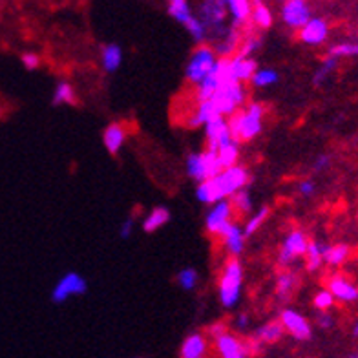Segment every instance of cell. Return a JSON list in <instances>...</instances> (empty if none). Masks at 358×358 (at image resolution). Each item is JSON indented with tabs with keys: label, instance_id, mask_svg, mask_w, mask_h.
Returning <instances> with one entry per match:
<instances>
[{
	"label": "cell",
	"instance_id": "cell-1",
	"mask_svg": "<svg viewBox=\"0 0 358 358\" xmlns=\"http://www.w3.org/2000/svg\"><path fill=\"white\" fill-rule=\"evenodd\" d=\"M249 181V170L243 165H236L232 168L223 170L210 181L199 183L196 188V196L205 205H214V203L223 201V199H230L239 190H245Z\"/></svg>",
	"mask_w": 358,
	"mask_h": 358
},
{
	"label": "cell",
	"instance_id": "cell-2",
	"mask_svg": "<svg viewBox=\"0 0 358 358\" xmlns=\"http://www.w3.org/2000/svg\"><path fill=\"white\" fill-rule=\"evenodd\" d=\"M263 115L265 108L260 103H250L238 110L227 119L228 130L234 141L238 143H247V141L256 139L263 130Z\"/></svg>",
	"mask_w": 358,
	"mask_h": 358
},
{
	"label": "cell",
	"instance_id": "cell-3",
	"mask_svg": "<svg viewBox=\"0 0 358 358\" xmlns=\"http://www.w3.org/2000/svg\"><path fill=\"white\" fill-rule=\"evenodd\" d=\"M243 289V265L239 258H228L218 280V296L225 309L238 306Z\"/></svg>",
	"mask_w": 358,
	"mask_h": 358
},
{
	"label": "cell",
	"instance_id": "cell-4",
	"mask_svg": "<svg viewBox=\"0 0 358 358\" xmlns=\"http://www.w3.org/2000/svg\"><path fill=\"white\" fill-rule=\"evenodd\" d=\"M208 103L212 104L214 110L218 112V115L221 117H230L232 114H236L238 110H241L247 103V90L241 83H236V81H228L225 83L221 88L216 92Z\"/></svg>",
	"mask_w": 358,
	"mask_h": 358
},
{
	"label": "cell",
	"instance_id": "cell-5",
	"mask_svg": "<svg viewBox=\"0 0 358 358\" xmlns=\"http://www.w3.org/2000/svg\"><path fill=\"white\" fill-rule=\"evenodd\" d=\"M187 174L190 179L199 183L210 181L214 177H218L223 168L219 165L218 154L212 150H203V152H194V154H188L187 157Z\"/></svg>",
	"mask_w": 358,
	"mask_h": 358
},
{
	"label": "cell",
	"instance_id": "cell-6",
	"mask_svg": "<svg viewBox=\"0 0 358 358\" xmlns=\"http://www.w3.org/2000/svg\"><path fill=\"white\" fill-rule=\"evenodd\" d=\"M218 63V55L212 48L207 44H199L192 52L190 59H188L187 66H185V77L188 83L199 84L205 81L208 73L212 72V68Z\"/></svg>",
	"mask_w": 358,
	"mask_h": 358
},
{
	"label": "cell",
	"instance_id": "cell-7",
	"mask_svg": "<svg viewBox=\"0 0 358 358\" xmlns=\"http://www.w3.org/2000/svg\"><path fill=\"white\" fill-rule=\"evenodd\" d=\"M309 241L311 239L307 238V234L304 230H300V228L289 230L286 234V238H284L280 250H278V265L287 269L298 258H304L307 252V247H309Z\"/></svg>",
	"mask_w": 358,
	"mask_h": 358
},
{
	"label": "cell",
	"instance_id": "cell-8",
	"mask_svg": "<svg viewBox=\"0 0 358 358\" xmlns=\"http://www.w3.org/2000/svg\"><path fill=\"white\" fill-rule=\"evenodd\" d=\"M234 223V208L228 199L210 205V210L205 216V228L214 238H221V234Z\"/></svg>",
	"mask_w": 358,
	"mask_h": 358
},
{
	"label": "cell",
	"instance_id": "cell-9",
	"mask_svg": "<svg viewBox=\"0 0 358 358\" xmlns=\"http://www.w3.org/2000/svg\"><path fill=\"white\" fill-rule=\"evenodd\" d=\"M86 291H88V281H86V278L83 275H79V272L70 270L63 278H59V281L52 289V301L64 304L72 296H83Z\"/></svg>",
	"mask_w": 358,
	"mask_h": 358
},
{
	"label": "cell",
	"instance_id": "cell-10",
	"mask_svg": "<svg viewBox=\"0 0 358 358\" xmlns=\"http://www.w3.org/2000/svg\"><path fill=\"white\" fill-rule=\"evenodd\" d=\"M227 2L221 0H208L199 6V21L205 24L207 32L221 35L225 32V19H227Z\"/></svg>",
	"mask_w": 358,
	"mask_h": 358
},
{
	"label": "cell",
	"instance_id": "cell-11",
	"mask_svg": "<svg viewBox=\"0 0 358 358\" xmlns=\"http://www.w3.org/2000/svg\"><path fill=\"white\" fill-rule=\"evenodd\" d=\"M278 320L284 326L287 335H291L296 342H307L312 338L311 322L301 312L295 311V309H284Z\"/></svg>",
	"mask_w": 358,
	"mask_h": 358
},
{
	"label": "cell",
	"instance_id": "cell-12",
	"mask_svg": "<svg viewBox=\"0 0 358 358\" xmlns=\"http://www.w3.org/2000/svg\"><path fill=\"white\" fill-rule=\"evenodd\" d=\"M214 349L218 353V358H252L250 357L247 340L239 338L232 331H227L219 338L214 340Z\"/></svg>",
	"mask_w": 358,
	"mask_h": 358
},
{
	"label": "cell",
	"instance_id": "cell-13",
	"mask_svg": "<svg viewBox=\"0 0 358 358\" xmlns=\"http://www.w3.org/2000/svg\"><path fill=\"white\" fill-rule=\"evenodd\" d=\"M311 19V8L306 0H287L286 4L281 6V21L292 30L300 32Z\"/></svg>",
	"mask_w": 358,
	"mask_h": 358
},
{
	"label": "cell",
	"instance_id": "cell-14",
	"mask_svg": "<svg viewBox=\"0 0 358 358\" xmlns=\"http://www.w3.org/2000/svg\"><path fill=\"white\" fill-rule=\"evenodd\" d=\"M327 291L331 292L335 301L342 304H355L358 301V286L344 275H332L327 280Z\"/></svg>",
	"mask_w": 358,
	"mask_h": 358
},
{
	"label": "cell",
	"instance_id": "cell-15",
	"mask_svg": "<svg viewBox=\"0 0 358 358\" xmlns=\"http://www.w3.org/2000/svg\"><path fill=\"white\" fill-rule=\"evenodd\" d=\"M205 135H207V150L218 152L221 146L232 141V135L228 130L227 119L225 117H214L205 125Z\"/></svg>",
	"mask_w": 358,
	"mask_h": 358
},
{
	"label": "cell",
	"instance_id": "cell-16",
	"mask_svg": "<svg viewBox=\"0 0 358 358\" xmlns=\"http://www.w3.org/2000/svg\"><path fill=\"white\" fill-rule=\"evenodd\" d=\"M298 37L307 46H322L324 42L329 39V24L322 17H312L311 21L301 28Z\"/></svg>",
	"mask_w": 358,
	"mask_h": 358
},
{
	"label": "cell",
	"instance_id": "cell-17",
	"mask_svg": "<svg viewBox=\"0 0 358 358\" xmlns=\"http://www.w3.org/2000/svg\"><path fill=\"white\" fill-rule=\"evenodd\" d=\"M210 346L205 332H190L179 348V358H208Z\"/></svg>",
	"mask_w": 358,
	"mask_h": 358
},
{
	"label": "cell",
	"instance_id": "cell-18",
	"mask_svg": "<svg viewBox=\"0 0 358 358\" xmlns=\"http://www.w3.org/2000/svg\"><path fill=\"white\" fill-rule=\"evenodd\" d=\"M298 284H300V278H298V272L292 269H284L278 272L275 284V292L276 298L280 301H289L292 298V295L298 289Z\"/></svg>",
	"mask_w": 358,
	"mask_h": 358
},
{
	"label": "cell",
	"instance_id": "cell-19",
	"mask_svg": "<svg viewBox=\"0 0 358 358\" xmlns=\"http://www.w3.org/2000/svg\"><path fill=\"white\" fill-rule=\"evenodd\" d=\"M228 70H230L232 81L243 84L252 79V75H255L256 70H258V64H256L255 59L234 55L232 59H228Z\"/></svg>",
	"mask_w": 358,
	"mask_h": 358
},
{
	"label": "cell",
	"instance_id": "cell-20",
	"mask_svg": "<svg viewBox=\"0 0 358 358\" xmlns=\"http://www.w3.org/2000/svg\"><path fill=\"white\" fill-rule=\"evenodd\" d=\"M245 239H247V236L243 232V227L238 223H232L221 234V241H223L225 250L230 255V258L241 256L245 249Z\"/></svg>",
	"mask_w": 358,
	"mask_h": 358
},
{
	"label": "cell",
	"instance_id": "cell-21",
	"mask_svg": "<svg viewBox=\"0 0 358 358\" xmlns=\"http://www.w3.org/2000/svg\"><path fill=\"white\" fill-rule=\"evenodd\" d=\"M221 41L218 42L216 46V55L218 59H232L234 55H238L239 44H241V39H239V30L234 26L225 28V32L221 33Z\"/></svg>",
	"mask_w": 358,
	"mask_h": 358
},
{
	"label": "cell",
	"instance_id": "cell-22",
	"mask_svg": "<svg viewBox=\"0 0 358 358\" xmlns=\"http://www.w3.org/2000/svg\"><path fill=\"white\" fill-rule=\"evenodd\" d=\"M128 137V130L123 123H112L104 128L103 132V145L110 154H117L123 148Z\"/></svg>",
	"mask_w": 358,
	"mask_h": 358
},
{
	"label": "cell",
	"instance_id": "cell-23",
	"mask_svg": "<svg viewBox=\"0 0 358 358\" xmlns=\"http://www.w3.org/2000/svg\"><path fill=\"white\" fill-rule=\"evenodd\" d=\"M284 335H286V329L280 324V320H269L267 324L258 327L250 338H255L256 342L261 344V346H270V344L280 342Z\"/></svg>",
	"mask_w": 358,
	"mask_h": 358
},
{
	"label": "cell",
	"instance_id": "cell-24",
	"mask_svg": "<svg viewBox=\"0 0 358 358\" xmlns=\"http://www.w3.org/2000/svg\"><path fill=\"white\" fill-rule=\"evenodd\" d=\"M123 64V50L119 44L108 42L101 48V66L106 73L117 72Z\"/></svg>",
	"mask_w": 358,
	"mask_h": 358
},
{
	"label": "cell",
	"instance_id": "cell-25",
	"mask_svg": "<svg viewBox=\"0 0 358 358\" xmlns=\"http://www.w3.org/2000/svg\"><path fill=\"white\" fill-rule=\"evenodd\" d=\"M227 11L230 19H232V26H243L250 21V15H252V4L249 0H228L227 2Z\"/></svg>",
	"mask_w": 358,
	"mask_h": 358
},
{
	"label": "cell",
	"instance_id": "cell-26",
	"mask_svg": "<svg viewBox=\"0 0 358 358\" xmlns=\"http://www.w3.org/2000/svg\"><path fill=\"white\" fill-rule=\"evenodd\" d=\"M351 249L346 243L324 245V263L329 267H340L348 261Z\"/></svg>",
	"mask_w": 358,
	"mask_h": 358
},
{
	"label": "cell",
	"instance_id": "cell-27",
	"mask_svg": "<svg viewBox=\"0 0 358 358\" xmlns=\"http://www.w3.org/2000/svg\"><path fill=\"white\" fill-rule=\"evenodd\" d=\"M168 221H170V210H168V208H152L150 212L146 214V218L143 219V230H145V232H156V230L165 227Z\"/></svg>",
	"mask_w": 358,
	"mask_h": 358
},
{
	"label": "cell",
	"instance_id": "cell-28",
	"mask_svg": "<svg viewBox=\"0 0 358 358\" xmlns=\"http://www.w3.org/2000/svg\"><path fill=\"white\" fill-rule=\"evenodd\" d=\"M275 22V15L270 11L269 6H265L263 2H256L252 6V15H250V24L258 30H269Z\"/></svg>",
	"mask_w": 358,
	"mask_h": 358
},
{
	"label": "cell",
	"instance_id": "cell-29",
	"mask_svg": "<svg viewBox=\"0 0 358 358\" xmlns=\"http://www.w3.org/2000/svg\"><path fill=\"white\" fill-rule=\"evenodd\" d=\"M306 260V269L309 272H317V270L322 269L324 265V245L317 239H311L309 241V247H307V252L304 256Z\"/></svg>",
	"mask_w": 358,
	"mask_h": 358
},
{
	"label": "cell",
	"instance_id": "cell-30",
	"mask_svg": "<svg viewBox=\"0 0 358 358\" xmlns=\"http://www.w3.org/2000/svg\"><path fill=\"white\" fill-rule=\"evenodd\" d=\"M218 159H219V165H221V168L223 170H227V168H232V166L238 165V159H239V143L238 141H230V143H227L225 146H221L218 152Z\"/></svg>",
	"mask_w": 358,
	"mask_h": 358
},
{
	"label": "cell",
	"instance_id": "cell-31",
	"mask_svg": "<svg viewBox=\"0 0 358 358\" xmlns=\"http://www.w3.org/2000/svg\"><path fill=\"white\" fill-rule=\"evenodd\" d=\"M166 11H168V15H170L174 21H177L179 24H183V26L194 17L192 10H190V4H188L187 0H170Z\"/></svg>",
	"mask_w": 358,
	"mask_h": 358
},
{
	"label": "cell",
	"instance_id": "cell-32",
	"mask_svg": "<svg viewBox=\"0 0 358 358\" xmlns=\"http://www.w3.org/2000/svg\"><path fill=\"white\" fill-rule=\"evenodd\" d=\"M269 214H270V208L267 207V205H263L261 208H258V210H256V212L252 214L249 219H247V223H245V227H243L245 236L249 238V236H252V234L258 232V230H260V228L265 225L267 218H269Z\"/></svg>",
	"mask_w": 358,
	"mask_h": 358
},
{
	"label": "cell",
	"instance_id": "cell-33",
	"mask_svg": "<svg viewBox=\"0 0 358 358\" xmlns=\"http://www.w3.org/2000/svg\"><path fill=\"white\" fill-rule=\"evenodd\" d=\"M75 101H77V97H75V90H73L72 84L61 81V83L55 86L52 103L55 104V106H63V104H75Z\"/></svg>",
	"mask_w": 358,
	"mask_h": 358
},
{
	"label": "cell",
	"instance_id": "cell-34",
	"mask_svg": "<svg viewBox=\"0 0 358 358\" xmlns=\"http://www.w3.org/2000/svg\"><path fill=\"white\" fill-rule=\"evenodd\" d=\"M278 81H280V75L272 68H258L252 79H250V83L255 84L256 88H267V86H272Z\"/></svg>",
	"mask_w": 358,
	"mask_h": 358
},
{
	"label": "cell",
	"instance_id": "cell-35",
	"mask_svg": "<svg viewBox=\"0 0 358 358\" xmlns=\"http://www.w3.org/2000/svg\"><path fill=\"white\" fill-rule=\"evenodd\" d=\"M337 66H338V59L327 55V57L322 61V64L317 68L315 75H312V84H315V86H322L327 79L331 77V73L337 70Z\"/></svg>",
	"mask_w": 358,
	"mask_h": 358
},
{
	"label": "cell",
	"instance_id": "cell-36",
	"mask_svg": "<svg viewBox=\"0 0 358 358\" xmlns=\"http://www.w3.org/2000/svg\"><path fill=\"white\" fill-rule=\"evenodd\" d=\"M327 55H331L338 61L346 57H358V42H338L327 50Z\"/></svg>",
	"mask_w": 358,
	"mask_h": 358
},
{
	"label": "cell",
	"instance_id": "cell-37",
	"mask_svg": "<svg viewBox=\"0 0 358 358\" xmlns=\"http://www.w3.org/2000/svg\"><path fill=\"white\" fill-rule=\"evenodd\" d=\"M230 205L234 208V214H249L252 212V197L247 190H239V192L234 194L230 199Z\"/></svg>",
	"mask_w": 358,
	"mask_h": 358
},
{
	"label": "cell",
	"instance_id": "cell-38",
	"mask_svg": "<svg viewBox=\"0 0 358 358\" xmlns=\"http://www.w3.org/2000/svg\"><path fill=\"white\" fill-rule=\"evenodd\" d=\"M197 280H199V276H197V270L192 269V267H185L176 276L177 286L181 287L183 291H194L197 287Z\"/></svg>",
	"mask_w": 358,
	"mask_h": 358
},
{
	"label": "cell",
	"instance_id": "cell-39",
	"mask_svg": "<svg viewBox=\"0 0 358 358\" xmlns=\"http://www.w3.org/2000/svg\"><path fill=\"white\" fill-rule=\"evenodd\" d=\"M261 46V37L258 33H249V35H245V39L241 41L239 44V50H238V55L239 57H249L255 52H258Z\"/></svg>",
	"mask_w": 358,
	"mask_h": 358
},
{
	"label": "cell",
	"instance_id": "cell-40",
	"mask_svg": "<svg viewBox=\"0 0 358 358\" xmlns=\"http://www.w3.org/2000/svg\"><path fill=\"white\" fill-rule=\"evenodd\" d=\"M185 28H187V32L190 33V37L194 39V42H197V44H203V41H205V37H207V28H205V24H203L201 21H199V17L194 15L190 21L185 24Z\"/></svg>",
	"mask_w": 358,
	"mask_h": 358
},
{
	"label": "cell",
	"instance_id": "cell-41",
	"mask_svg": "<svg viewBox=\"0 0 358 358\" xmlns=\"http://www.w3.org/2000/svg\"><path fill=\"white\" fill-rule=\"evenodd\" d=\"M312 306H315L317 311L329 312V309H332V306H335V298H332V295L327 289H320L315 295V298H312Z\"/></svg>",
	"mask_w": 358,
	"mask_h": 358
},
{
	"label": "cell",
	"instance_id": "cell-42",
	"mask_svg": "<svg viewBox=\"0 0 358 358\" xmlns=\"http://www.w3.org/2000/svg\"><path fill=\"white\" fill-rule=\"evenodd\" d=\"M227 331H228L227 324H225V322H214L207 327V338H210V340L214 342L216 338H219L221 335H225Z\"/></svg>",
	"mask_w": 358,
	"mask_h": 358
},
{
	"label": "cell",
	"instance_id": "cell-43",
	"mask_svg": "<svg viewBox=\"0 0 358 358\" xmlns=\"http://www.w3.org/2000/svg\"><path fill=\"white\" fill-rule=\"evenodd\" d=\"M21 61H22V64H24V68H26V70H37V68L41 66V57H39V55H37V53H33V52L22 53Z\"/></svg>",
	"mask_w": 358,
	"mask_h": 358
},
{
	"label": "cell",
	"instance_id": "cell-44",
	"mask_svg": "<svg viewBox=\"0 0 358 358\" xmlns=\"http://www.w3.org/2000/svg\"><path fill=\"white\" fill-rule=\"evenodd\" d=\"M296 188H298V194L304 197H311L312 194L317 192V185H315V181H311V179H301Z\"/></svg>",
	"mask_w": 358,
	"mask_h": 358
},
{
	"label": "cell",
	"instance_id": "cell-45",
	"mask_svg": "<svg viewBox=\"0 0 358 358\" xmlns=\"http://www.w3.org/2000/svg\"><path fill=\"white\" fill-rule=\"evenodd\" d=\"M329 165H331V156H327V154H320V156H317L315 163H312V170L324 172L329 168Z\"/></svg>",
	"mask_w": 358,
	"mask_h": 358
},
{
	"label": "cell",
	"instance_id": "cell-46",
	"mask_svg": "<svg viewBox=\"0 0 358 358\" xmlns=\"http://www.w3.org/2000/svg\"><path fill=\"white\" fill-rule=\"evenodd\" d=\"M317 326L320 327V329H331V327L335 326V318H332L331 312H318Z\"/></svg>",
	"mask_w": 358,
	"mask_h": 358
},
{
	"label": "cell",
	"instance_id": "cell-47",
	"mask_svg": "<svg viewBox=\"0 0 358 358\" xmlns=\"http://www.w3.org/2000/svg\"><path fill=\"white\" fill-rule=\"evenodd\" d=\"M134 223H135V219H134V218L125 219V221L121 223V228H119L121 238H125V239L130 238V236H132V230H134Z\"/></svg>",
	"mask_w": 358,
	"mask_h": 358
},
{
	"label": "cell",
	"instance_id": "cell-48",
	"mask_svg": "<svg viewBox=\"0 0 358 358\" xmlns=\"http://www.w3.org/2000/svg\"><path fill=\"white\" fill-rule=\"evenodd\" d=\"M249 324H250V317L247 315V312H239L238 317H236V320H234V327L239 329V331H245V329L249 327Z\"/></svg>",
	"mask_w": 358,
	"mask_h": 358
},
{
	"label": "cell",
	"instance_id": "cell-49",
	"mask_svg": "<svg viewBox=\"0 0 358 358\" xmlns=\"http://www.w3.org/2000/svg\"><path fill=\"white\" fill-rule=\"evenodd\" d=\"M351 337L358 338V320L353 324V327H351Z\"/></svg>",
	"mask_w": 358,
	"mask_h": 358
},
{
	"label": "cell",
	"instance_id": "cell-50",
	"mask_svg": "<svg viewBox=\"0 0 358 358\" xmlns=\"http://www.w3.org/2000/svg\"><path fill=\"white\" fill-rule=\"evenodd\" d=\"M348 358H358V349L357 351H353V353H349Z\"/></svg>",
	"mask_w": 358,
	"mask_h": 358
}]
</instances>
